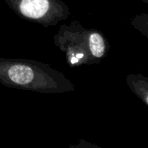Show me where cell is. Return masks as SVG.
Segmentation results:
<instances>
[{"instance_id":"1","label":"cell","mask_w":148,"mask_h":148,"mask_svg":"<svg viewBox=\"0 0 148 148\" xmlns=\"http://www.w3.org/2000/svg\"><path fill=\"white\" fill-rule=\"evenodd\" d=\"M0 84L42 94L75 91V85L62 72L49 64L24 58H0Z\"/></svg>"},{"instance_id":"2","label":"cell","mask_w":148,"mask_h":148,"mask_svg":"<svg viewBox=\"0 0 148 148\" xmlns=\"http://www.w3.org/2000/svg\"><path fill=\"white\" fill-rule=\"evenodd\" d=\"M53 39L65 54L70 68L99 64L110 49V43L101 30L86 29L76 20L61 25Z\"/></svg>"},{"instance_id":"3","label":"cell","mask_w":148,"mask_h":148,"mask_svg":"<svg viewBox=\"0 0 148 148\" xmlns=\"http://www.w3.org/2000/svg\"><path fill=\"white\" fill-rule=\"evenodd\" d=\"M22 19L44 27L57 25L69 18L70 10L62 0H4Z\"/></svg>"},{"instance_id":"4","label":"cell","mask_w":148,"mask_h":148,"mask_svg":"<svg viewBox=\"0 0 148 148\" xmlns=\"http://www.w3.org/2000/svg\"><path fill=\"white\" fill-rule=\"evenodd\" d=\"M126 82L132 92L148 106V78L140 73L130 74L126 77Z\"/></svg>"},{"instance_id":"5","label":"cell","mask_w":148,"mask_h":148,"mask_svg":"<svg viewBox=\"0 0 148 148\" xmlns=\"http://www.w3.org/2000/svg\"><path fill=\"white\" fill-rule=\"evenodd\" d=\"M131 24L146 37H148V14L143 13L141 15L135 16L132 19Z\"/></svg>"},{"instance_id":"6","label":"cell","mask_w":148,"mask_h":148,"mask_svg":"<svg viewBox=\"0 0 148 148\" xmlns=\"http://www.w3.org/2000/svg\"><path fill=\"white\" fill-rule=\"evenodd\" d=\"M70 147L73 148H88V147H96L99 148V147H97L96 145L95 144H91L88 141H85L83 140H80V144H77V145H73V146H70Z\"/></svg>"},{"instance_id":"7","label":"cell","mask_w":148,"mask_h":148,"mask_svg":"<svg viewBox=\"0 0 148 148\" xmlns=\"http://www.w3.org/2000/svg\"><path fill=\"white\" fill-rule=\"evenodd\" d=\"M143 2H145L146 3H148V0H142Z\"/></svg>"}]
</instances>
